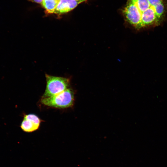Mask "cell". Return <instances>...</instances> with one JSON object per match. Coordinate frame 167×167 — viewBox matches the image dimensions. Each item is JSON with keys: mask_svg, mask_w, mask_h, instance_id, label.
<instances>
[{"mask_svg": "<svg viewBox=\"0 0 167 167\" xmlns=\"http://www.w3.org/2000/svg\"><path fill=\"white\" fill-rule=\"evenodd\" d=\"M135 13L133 26L137 29L155 26L164 19L167 0H131Z\"/></svg>", "mask_w": 167, "mask_h": 167, "instance_id": "6da1fadb", "label": "cell"}, {"mask_svg": "<svg viewBox=\"0 0 167 167\" xmlns=\"http://www.w3.org/2000/svg\"><path fill=\"white\" fill-rule=\"evenodd\" d=\"M74 101V92L70 88L55 96L42 97L41 100V103L45 106L59 109L72 107Z\"/></svg>", "mask_w": 167, "mask_h": 167, "instance_id": "7a4b0ae2", "label": "cell"}, {"mask_svg": "<svg viewBox=\"0 0 167 167\" xmlns=\"http://www.w3.org/2000/svg\"><path fill=\"white\" fill-rule=\"evenodd\" d=\"M46 86L42 97H51L59 94L68 88L70 86L69 78L45 75Z\"/></svg>", "mask_w": 167, "mask_h": 167, "instance_id": "3957f363", "label": "cell"}, {"mask_svg": "<svg viewBox=\"0 0 167 167\" xmlns=\"http://www.w3.org/2000/svg\"><path fill=\"white\" fill-rule=\"evenodd\" d=\"M43 120L37 115L30 113L25 114L20 125L22 130L28 133L33 132L38 130Z\"/></svg>", "mask_w": 167, "mask_h": 167, "instance_id": "277c9868", "label": "cell"}, {"mask_svg": "<svg viewBox=\"0 0 167 167\" xmlns=\"http://www.w3.org/2000/svg\"><path fill=\"white\" fill-rule=\"evenodd\" d=\"M82 3L75 0H60L54 14L61 15L67 13Z\"/></svg>", "mask_w": 167, "mask_h": 167, "instance_id": "5b68a950", "label": "cell"}, {"mask_svg": "<svg viewBox=\"0 0 167 167\" xmlns=\"http://www.w3.org/2000/svg\"><path fill=\"white\" fill-rule=\"evenodd\" d=\"M60 0H43L41 4L46 13L53 14Z\"/></svg>", "mask_w": 167, "mask_h": 167, "instance_id": "8992f818", "label": "cell"}, {"mask_svg": "<svg viewBox=\"0 0 167 167\" xmlns=\"http://www.w3.org/2000/svg\"><path fill=\"white\" fill-rule=\"evenodd\" d=\"M32 2L41 4L43 0H28Z\"/></svg>", "mask_w": 167, "mask_h": 167, "instance_id": "52a82bcc", "label": "cell"}, {"mask_svg": "<svg viewBox=\"0 0 167 167\" xmlns=\"http://www.w3.org/2000/svg\"><path fill=\"white\" fill-rule=\"evenodd\" d=\"M81 2L86 1L87 0H75Z\"/></svg>", "mask_w": 167, "mask_h": 167, "instance_id": "ba28073f", "label": "cell"}]
</instances>
